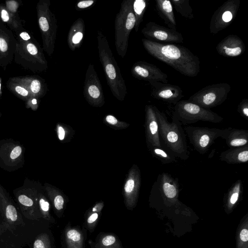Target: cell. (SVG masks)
Wrapping results in <instances>:
<instances>
[{
    "label": "cell",
    "instance_id": "cell-1",
    "mask_svg": "<svg viewBox=\"0 0 248 248\" xmlns=\"http://www.w3.org/2000/svg\"><path fill=\"white\" fill-rule=\"evenodd\" d=\"M147 52L155 58L172 67L186 76L196 77L200 70L198 57L188 48L180 45L164 44L142 39Z\"/></svg>",
    "mask_w": 248,
    "mask_h": 248
},
{
    "label": "cell",
    "instance_id": "cell-2",
    "mask_svg": "<svg viewBox=\"0 0 248 248\" xmlns=\"http://www.w3.org/2000/svg\"><path fill=\"white\" fill-rule=\"evenodd\" d=\"M155 110L157 118L159 138L163 140L166 149L176 157L186 160L189 157L186 137L181 122L172 115V121L169 122L164 113L156 107Z\"/></svg>",
    "mask_w": 248,
    "mask_h": 248
},
{
    "label": "cell",
    "instance_id": "cell-3",
    "mask_svg": "<svg viewBox=\"0 0 248 248\" xmlns=\"http://www.w3.org/2000/svg\"><path fill=\"white\" fill-rule=\"evenodd\" d=\"M99 59L102 65L107 82L113 95L122 100L127 93V88L119 67L109 47L106 36L97 31Z\"/></svg>",
    "mask_w": 248,
    "mask_h": 248
},
{
    "label": "cell",
    "instance_id": "cell-4",
    "mask_svg": "<svg viewBox=\"0 0 248 248\" xmlns=\"http://www.w3.org/2000/svg\"><path fill=\"white\" fill-rule=\"evenodd\" d=\"M133 1V0L122 1L114 21L115 47L117 54L122 58L126 54L130 34L136 24Z\"/></svg>",
    "mask_w": 248,
    "mask_h": 248
},
{
    "label": "cell",
    "instance_id": "cell-5",
    "mask_svg": "<svg viewBox=\"0 0 248 248\" xmlns=\"http://www.w3.org/2000/svg\"><path fill=\"white\" fill-rule=\"evenodd\" d=\"M173 116L183 124H191L199 121L220 123L223 118L210 109L204 108L188 100L177 102Z\"/></svg>",
    "mask_w": 248,
    "mask_h": 248
},
{
    "label": "cell",
    "instance_id": "cell-6",
    "mask_svg": "<svg viewBox=\"0 0 248 248\" xmlns=\"http://www.w3.org/2000/svg\"><path fill=\"white\" fill-rule=\"evenodd\" d=\"M230 89V85L225 83L208 85L191 95L187 100L210 109L222 104Z\"/></svg>",
    "mask_w": 248,
    "mask_h": 248
},
{
    "label": "cell",
    "instance_id": "cell-7",
    "mask_svg": "<svg viewBox=\"0 0 248 248\" xmlns=\"http://www.w3.org/2000/svg\"><path fill=\"white\" fill-rule=\"evenodd\" d=\"M185 130L189 142L199 153L203 155L215 140L221 137L223 129L207 127L187 126Z\"/></svg>",
    "mask_w": 248,
    "mask_h": 248
},
{
    "label": "cell",
    "instance_id": "cell-8",
    "mask_svg": "<svg viewBox=\"0 0 248 248\" xmlns=\"http://www.w3.org/2000/svg\"><path fill=\"white\" fill-rule=\"evenodd\" d=\"M240 6L239 0H229L215 12L210 25V32L216 33L226 28L235 16Z\"/></svg>",
    "mask_w": 248,
    "mask_h": 248
},
{
    "label": "cell",
    "instance_id": "cell-9",
    "mask_svg": "<svg viewBox=\"0 0 248 248\" xmlns=\"http://www.w3.org/2000/svg\"><path fill=\"white\" fill-rule=\"evenodd\" d=\"M146 39L165 43H183L182 34L176 30L162 26L153 22H148L141 30Z\"/></svg>",
    "mask_w": 248,
    "mask_h": 248
},
{
    "label": "cell",
    "instance_id": "cell-10",
    "mask_svg": "<svg viewBox=\"0 0 248 248\" xmlns=\"http://www.w3.org/2000/svg\"><path fill=\"white\" fill-rule=\"evenodd\" d=\"M36 192L31 188L20 190L15 193L18 206L23 217L31 221H43L38 212Z\"/></svg>",
    "mask_w": 248,
    "mask_h": 248
},
{
    "label": "cell",
    "instance_id": "cell-11",
    "mask_svg": "<svg viewBox=\"0 0 248 248\" xmlns=\"http://www.w3.org/2000/svg\"><path fill=\"white\" fill-rule=\"evenodd\" d=\"M48 4L44 5L43 13L39 18V24L42 31L45 33V47L49 55L54 50L57 31V20L55 16L50 11Z\"/></svg>",
    "mask_w": 248,
    "mask_h": 248
},
{
    "label": "cell",
    "instance_id": "cell-12",
    "mask_svg": "<svg viewBox=\"0 0 248 248\" xmlns=\"http://www.w3.org/2000/svg\"><path fill=\"white\" fill-rule=\"evenodd\" d=\"M83 93L91 103L99 104L104 100L103 88L93 64L90 63L85 74Z\"/></svg>",
    "mask_w": 248,
    "mask_h": 248
},
{
    "label": "cell",
    "instance_id": "cell-13",
    "mask_svg": "<svg viewBox=\"0 0 248 248\" xmlns=\"http://www.w3.org/2000/svg\"><path fill=\"white\" fill-rule=\"evenodd\" d=\"M131 72L134 78L140 80L168 83V75L156 66L146 62H137L133 65Z\"/></svg>",
    "mask_w": 248,
    "mask_h": 248
},
{
    "label": "cell",
    "instance_id": "cell-14",
    "mask_svg": "<svg viewBox=\"0 0 248 248\" xmlns=\"http://www.w3.org/2000/svg\"><path fill=\"white\" fill-rule=\"evenodd\" d=\"M152 87V95L155 98L175 105L183 96L180 87L160 82H149Z\"/></svg>",
    "mask_w": 248,
    "mask_h": 248
},
{
    "label": "cell",
    "instance_id": "cell-15",
    "mask_svg": "<svg viewBox=\"0 0 248 248\" xmlns=\"http://www.w3.org/2000/svg\"><path fill=\"white\" fill-rule=\"evenodd\" d=\"M217 52L224 57H236L245 51V45L242 39L236 35L227 36L217 46Z\"/></svg>",
    "mask_w": 248,
    "mask_h": 248
},
{
    "label": "cell",
    "instance_id": "cell-16",
    "mask_svg": "<svg viewBox=\"0 0 248 248\" xmlns=\"http://www.w3.org/2000/svg\"><path fill=\"white\" fill-rule=\"evenodd\" d=\"M147 139L151 147H161L159 135V127L155 107L148 105L146 108Z\"/></svg>",
    "mask_w": 248,
    "mask_h": 248
},
{
    "label": "cell",
    "instance_id": "cell-17",
    "mask_svg": "<svg viewBox=\"0 0 248 248\" xmlns=\"http://www.w3.org/2000/svg\"><path fill=\"white\" fill-rule=\"evenodd\" d=\"M221 138L230 148L246 146L248 145V130L229 127L223 129Z\"/></svg>",
    "mask_w": 248,
    "mask_h": 248
},
{
    "label": "cell",
    "instance_id": "cell-18",
    "mask_svg": "<svg viewBox=\"0 0 248 248\" xmlns=\"http://www.w3.org/2000/svg\"><path fill=\"white\" fill-rule=\"evenodd\" d=\"M219 158L229 164L246 163L248 161V145L230 148L220 154Z\"/></svg>",
    "mask_w": 248,
    "mask_h": 248
},
{
    "label": "cell",
    "instance_id": "cell-19",
    "mask_svg": "<svg viewBox=\"0 0 248 248\" xmlns=\"http://www.w3.org/2000/svg\"><path fill=\"white\" fill-rule=\"evenodd\" d=\"M85 33V23L81 18H78L71 25L67 35V44L74 51L80 47Z\"/></svg>",
    "mask_w": 248,
    "mask_h": 248
},
{
    "label": "cell",
    "instance_id": "cell-20",
    "mask_svg": "<svg viewBox=\"0 0 248 248\" xmlns=\"http://www.w3.org/2000/svg\"><path fill=\"white\" fill-rule=\"evenodd\" d=\"M156 10L161 17L170 28L176 30V19L172 5L168 0H156Z\"/></svg>",
    "mask_w": 248,
    "mask_h": 248
},
{
    "label": "cell",
    "instance_id": "cell-21",
    "mask_svg": "<svg viewBox=\"0 0 248 248\" xmlns=\"http://www.w3.org/2000/svg\"><path fill=\"white\" fill-rule=\"evenodd\" d=\"M0 248H22L9 231L0 214Z\"/></svg>",
    "mask_w": 248,
    "mask_h": 248
},
{
    "label": "cell",
    "instance_id": "cell-22",
    "mask_svg": "<svg viewBox=\"0 0 248 248\" xmlns=\"http://www.w3.org/2000/svg\"><path fill=\"white\" fill-rule=\"evenodd\" d=\"M8 150L5 149L4 154L0 155V156L4 161L8 162V163H16V162L19 161L22 154V149L21 147L18 145L12 144L8 145Z\"/></svg>",
    "mask_w": 248,
    "mask_h": 248
},
{
    "label": "cell",
    "instance_id": "cell-23",
    "mask_svg": "<svg viewBox=\"0 0 248 248\" xmlns=\"http://www.w3.org/2000/svg\"><path fill=\"white\" fill-rule=\"evenodd\" d=\"M151 149L152 155L163 164L171 163L176 160L175 155L163 146L151 147Z\"/></svg>",
    "mask_w": 248,
    "mask_h": 248
},
{
    "label": "cell",
    "instance_id": "cell-24",
    "mask_svg": "<svg viewBox=\"0 0 248 248\" xmlns=\"http://www.w3.org/2000/svg\"><path fill=\"white\" fill-rule=\"evenodd\" d=\"M147 2L145 0H135L133 1V9L136 19L134 29L136 32L138 31L140 25L143 20L147 5Z\"/></svg>",
    "mask_w": 248,
    "mask_h": 248
},
{
    "label": "cell",
    "instance_id": "cell-25",
    "mask_svg": "<svg viewBox=\"0 0 248 248\" xmlns=\"http://www.w3.org/2000/svg\"><path fill=\"white\" fill-rule=\"evenodd\" d=\"M45 230L38 233L28 246L31 248H51L50 235Z\"/></svg>",
    "mask_w": 248,
    "mask_h": 248
},
{
    "label": "cell",
    "instance_id": "cell-26",
    "mask_svg": "<svg viewBox=\"0 0 248 248\" xmlns=\"http://www.w3.org/2000/svg\"><path fill=\"white\" fill-rule=\"evenodd\" d=\"M36 202L38 212L41 220H51L49 214V203L42 195L36 192Z\"/></svg>",
    "mask_w": 248,
    "mask_h": 248
},
{
    "label": "cell",
    "instance_id": "cell-27",
    "mask_svg": "<svg viewBox=\"0 0 248 248\" xmlns=\"http://www.w3.org/2000/svg\"><path fill=\"white\" fill-rule=\"evenodd\" d=\"M170 2L173 4L176 11L182 16L190 19L193 18V10L188 0H172Z\"/></svg>",
    "mask_w": 248,
    "mask_h": 248
},
{
    "label": "cell",
    "instance_id": "cell-28",
    "mask_svg": "<svg viewBox=\"0 0 248 248\" xmlns=\"http://www.w3.org/2000/svg\"><path fill=\"white\" fill-rule=\"evenodd\" d=\"M237 111L244 119L248 120V100H243L238 105Z\"/></svg>",
    "mask_w": 248,
    "mask_h": 248
},
{
    "label": "cell",
    "instance_id": "cell-29",
    "mask_svg": "<svg viewBox=\"0 0 248 248\" xmlns=\"http://www.w3.org/2000/svg\"><path fill=\"white\" fill-rule=\"evenodd\" d=\"M68 239L74 242L78 241L80 239V234L78 231L76 230H70L67 233Z\"/></svg>",
    "mask_w": 248,
    "mask_h": 248
},
{
    "label": "cell",
    "instance_id": "cell-30",
    "mask_svg": "<svg viewBox=\"0 0 248 248\" xmlns=\"http://www.w3.org/2000/svg\"><path fill=\"white\" fill-rule=\"evenodd\" d=\"M95 1L93 0H86L79 1L76 6L77 9H83L88 8L93 4Z\"/></svg>",
    "mask_w": 248,
    "mask_h": 248
},
{
    "label": "cell",
    "instance_id": "cell-31",
    "mask_svg": "<svg viewBox=\"0 0 248 248\" xmlns=\"http://www.w3.org/2000/svg\"><path fill=\"white\" fill-rule=\"evenodd\" d=\"M54 205L56 209L61 210L63 208L64 201L61 195L56 196L53 201Z\"/></svg>",
    "mask_w": 248,
    "mask_h": 248
},
{
    "label": "cell",
    "instance_id": "cell-32",
    "mask_svg": "<svg viewBox=\"0 0 248 248\" xmlns=\"http://www.w3.org/2000/svg\"><path fill=\"white\" fill-rule=\"evenodd\" d=\"M31 89L34 93H39L41 89L40 81L37 79L33 80L31 84Z\"/></svg>",
    "mask_w": 248,
    "mask_h": 248
},
{
    "label": "cell",
    "instance_id": "cell-33",
    "mask_svg": "<svg viewBox=\"0 0 248 248\" xmlns=\"http://www.w3.org/2000/svg\"><path fill=\"white\" fill-rule=\"evenodd\" d=\"M135 186V182L134 179H130L128 180L124 186V190L126 193H131L134 189Z\"/></svg>",
    "mask_w": 248,
    "mask_h": 248
},
{
    "label": "cell",
    "instance_id": "cell-34",
    "mask_svg": "<svg viewBox=\"0 0 248 248\" xmlns=\"http://www.w3.org/2000/svg\"><path fill=\"white\" fill-rule=\"evenodd\" d=\"M115 242V238L112 235H108L104 237L102 242L103 245L105 246H110L114 244Z\"/></svg>",
    "mask_w": 248,
    "mask_h": 248
},
{
    "label": "cell",
    "instance_id": "cell-35",
    "mask_svg": "<svg viewBox=\"0 0 248 248\" xmlns=\"http://www.w3.org/2000/svg\"><path fill=\"white\" fill-rule=\"evenodd\" d=\"M27 49L28 52L31 55H35L38 53V49L33 44H28L27 46Z\"/></svg>",
    "mask_w": 248,
    "mask_h": 248
},
{
    "label": "cell",
    "instance_id": "cell-36",
    "mask_svg": "<svg viewBox=\"0 0 248 248\" xmlns=\"http://www.w3.org/2000/svg\"><path fill=\"white\" fill-rule=\"evenodd\" d=\"M16 91L23 96H27L29 94L28 91L23 87L20 86H17L15 87Z\"/></svg>",
    "mask_w": 248,
    "mask_h": 248
},
{
    "label": "cell",
    "instance_id": "cell-37",
    "mask_svg": "<svg viewBox=\"0 0 248 248\" xmlns=\"http://www.w3.org/2000/svg\"><path fill=\"white\" fill-rule=\"evenodd\" d=\"M240 237L243 242H247L248 240V230L247 229H243L241 231Z\"/></svg>",
    "mask_w": 248,
    "mask_h": 248
},
{
    "label": "cell",
    "instance_id": "cell-38",
    "mask_svg": "<svg viewBox=\"0 0 248 248\" xmlns=\"http://www.w3.org/2000/svg\"><path fill=\"white\" fill-rule=\"evenodd\" d=\"M7 7L11 11L15 12L16 11L17 8V4L16 1H7Z\"/></svg>",
    "mask_w": 248,
    "mask_h": 248
},
{
    "label": "cell",
    "instance_id": "cell-39",
    "mask_svg": "<svg viewBox=\"0 0 248 248\" xmlns=\"http://www.w3.org/2000/svg\"><path fill=\"white\" fill-rule=\"evenodd\" d=\"M8 46L5 40L2 38H0V50L2 52H5L7 50Z\"/></svg>",
    "mask_w": 248,
    "mask_h": 248
},
{
    "label": "cell",
    "instance_id": "cell-40",
    "mask_svg": "<svg viewBox=\"0 0 248 248\" xmlns=\"http://www.w3.org/2000/svg\"><path fill=\"white\" fill-rule=\"evenodd\" d=\"M106 121L111 124H115L117 123L116 118L110 115H108L106 118Z\"/></svg>",
    "mask_w": 248,
    "mask_h": 248
},
{
    "label": "cell",
    "instance_id": "cell-41",
    "mask_svg": "<svg viewBox=\"0 0 248 248\" xmlns=\"http://www.w3.org/2000/svg\"><path fill=\"white\" fill-rule=\"evenodd\" d=\"M1 17L4 22H8L9 19V16L5 10H2L1 12Z\"/></svg>",
    "mask_w": 248,
    "mask_h": 248
},
{
    "label": "cell",
    "instance_id": "cell-42",
    "mask_svg": "<svg viewBox=\"0 0 248 248\" xmlns=\"http://www.w3.org/2000/svg\"><path fill=\"white\" fill-rule=\"evenodd\" d=\"M98 215L96 213H94L92 214L88 218L87 222L88 223H92L95 221L97 219Z\"/></svg>",
    "mask_w": 248,
    "mask_h": 248
},
{
    "label": "cell",
    "instance_id": "cell-43",
    "mask_svg": "<svg viewBox=\"0 0 248 248\" xmlns=\"http://www.w3.org/2000/svg\"><path fill=\"white\" fill-rule=\"evenodd\" d=\"M58 137L60 140H63L65 136V131L62 126H59L58 129Z\"/></svg>",
    "mask_w": 248,
    "mask_h": 248
},
{
    "label": "cell",
    "instance_id": "cell-44",
    "mask_svg": "<svg viewBox=\"0 0 248 248\" xmlns=\"http://www.w3.org/2000/svg\"><path fill=\"white\" fill-rule=\"evenodd\" d=\"M20 36L24 40L27 41L31 39V37L26 32H23L21 33L20 34Z\"/></svg>",
    "mask_w": 248,
    "mask_h": 248
},
{
    "label": "cell",
    "instance_id": "cell-45",
    "mask_svg": "<svg viewBox=\"0 0 248 248\" xmlns=\"http://www.w3.org/2000/svg\"><path fill=\"white\" fill-rule=\"evenodd\" d=\"M31 104H32V105L33 106H35L37 104V101L35 99H32L31 100Z\"/></svg>",
    "mask_w": 248,
    "mask_h": 248
},
{
    "label": "cell",
    "instance_id": "cell-46",
    "mask_svg": "<svg viewBox=\"0 0 248 248\" xmlns=\"http://www.w3.org/2000/svg\"><path fill=\"white\" fill-rule=\"evenodd\" d=\"M0 88H1V84H0Z\"/></svg>",
    "mask_w": 248,
    "mask_h": 248
}]
</instances>
